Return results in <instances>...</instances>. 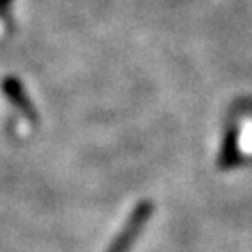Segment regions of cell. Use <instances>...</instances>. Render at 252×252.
<instances>
[{"instance_id":"cell-1","label":"cell","mask_w":252,"mask_h":252,"mask_svg":"<svg viewBox=\"0 0 252 252\" xmlns=\"http://www.w3.org/2000/svg\"><path fill=\"white\" fill-rule=\"evenodd\" d=\"M239 148L243 153H252V122H245L239 131Z\"/></svg>"}]
</instances>
